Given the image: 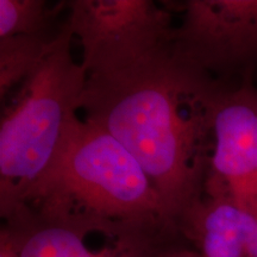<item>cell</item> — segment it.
Masks as SVG:
<instances>
[{"label":"cell","instance_id":"obj_2","mask_svg":"<svg viewBox=\"0 0 257 257\" xmlns=\"http://www.w3.org/2000/svg\"><path fill=\"white\" fill-rule=\"evenodd\" d=\"M18 208L61 223H173L133 154L100 125L78 115L55 160L14 211Z\"/></svg>","mask_w":257,"mask_h":257},{"label":"cell","instance_id":"obj_12","mask_svg":"<svg viewBox=\"0 0 257 257\" xmlns=\"http://www.w3.org/2000/svg\"><path fill=\"white\" fill-rule=\"evenodd\" d=\"M245 257H257V213L251 214V219H250Z\"/></svg>","mask_w":257,"mask_h":257},{"label":"cell","instance_id":"obj_11","mask_svg":"<svg viewBox=\"0 0 257 257\" xmlns=\"http://www.w3.org/2000/svg\"><path fill=\"white\" fill-rule=\"evenodd\" d=\"M0 257H19L17 240L11 230L5 225L0 232Z\"/></svg>","mask_w":257,"mask_h":257},{"label":"cell","instance_id":"obj_4","mask_svg":"<svg viewBox=\"0 0 257 257\" xmlns=\"http://www.w3.org/2000/svg\"><path fill=\"white\" fill-rule=\"evenodd\" d=\"M64 23L82 47L87 76L119 73L173 49L175 27L152 0H73Z\"/></svg>","mask_w":257,"mask_h":257},{"label":"cell","instance_id":"obj_5","mask_svg":"<svg viewBox=\"0 0 257 257\" xmlns=\"http://www.w3.org/2000/svg\"><path fill=\"white\" fill-rule=\"evenodd\" d=\"M19 257H162L185 239L168 221L91 225L48 221L16 210L5 218Z\"/></svg>","mask_w":257,"mask_h":257},{"label":"cell","instance_id":"obj_6","mask_svg":"<svg viewBox=\"0 0 257 257\" xmlns=\"http://www.w3.org/2000/svg\"><path fill=\"white\" fill-rule=\"evenodd\" d=\"M173 53L224 78L252 79L257 67V0H188L174 29Z\"/></svg>","mask_w":257,"mask_h":257},{"label":"cell","instance_id":"obj_7","mask_svg":"<svg viewBox=\"0 0 257 257\" xmlns=\"http://www.w3.org/2000/svg\"><path fill=\"white\" fill-rule=\"evenodd\" d=\"M212 154L204 193H223L257 213V87L220 81L211 104Z\"/></svg>","mask_w":257,"mask_h":257},{"label":"cell","instance_id":"obj_9","mask_svg":"<svg viewBox=\"0 0 257 257\" xmlns=\"http://www.w3.org/2000/svg\"><path fill=\"white\" fill-rule=\"evenodd\" d=\"M56 36L16 35L0 38V98L4 99L40 67Z\"/></svg>","mask_w":257,"mask_h":257},{"label":"cell","instance_id":"obj_10","mask_svg":"<svg viewBox=\"0 0 257 257\" xmlns=\"http://www.w3.org/2000/svg\"><path fill=\"white\" fill-rule=\"evenodd\" d=\"M55 14L44 0H0V38L16 35L55 36L49 34Z\"/></svg>","mask_w":257,"mask_h":257},{"label":"cell","instance_id":"obj_8","mask_svg":"<svg viewBox=\"0 0 257 257\" xmlns=\"http://www.w3.org/2000/svg\"><path fill=\"white\" fill-rule=\"evenodd\" d=\"M251 214L223 193H204L178 227L200 257H245Z\"/></svg>","mask_w":257,"mask_h":257},{"label":"cell","instance_id":"obj_3","mask_svg":"<svg viewBox=\"0 0 257 257\" xmlns=\"http://www.w3.org/2000/svg\"><path fill=\"white\" fill-rule=\"evenodd\" d=\"M67 24L40 67L21 85L0 121V213L6 218L49 168L69 124L78 115L87 82L72 55Z\"/></svg>","mask_w":257,"mask_h":257},{"label":"cell","instance_id":"obj_13","mask_svg":"<svg viewBox=\"0 0 257 257\" xmlns=\"http://www.w3.org/2000/svg\"><path fill=\"white\" fill-rule=\"evenodd\" d=\"M162 257H200V255L189 245L180 243L179 245L167 251Z\"/></svg>","mask_w":257,"mask_h":257},{"label":"cell","instance_id":"obj_1","mask_svg":"<svg viewBox=\"0 0 257 257\" xmlns=\"http://www.w3.org/2000/svg\"><path fill=\"white\" fill-rule=\"evenodd\" d=\"M219 80L168 53L123 72L87 76L80 110L138 161L169 219L205 192L212 154L211 104Z\"/></svg>","mask_w":257,"mask_h":257}]
</instances>
